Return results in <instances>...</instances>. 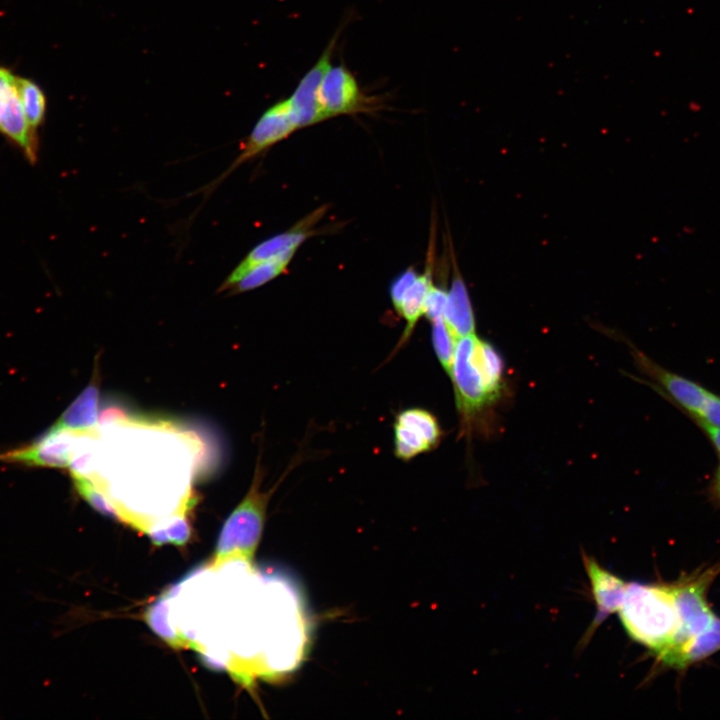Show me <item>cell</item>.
I'll use <instances>...</instances> for the list:
<instances>
[{
  "instance_id": "cell-1",
  "label": "cell",
  "mask_w": 720,
  "mask_h": 720,
  "mask_svg": "<svg viewBox=\"0 0 720 720\" xmlns=\"http://www.w3.org/2000/svg\"><path fill=\"white\" fill-rule=\"evenodd\" d=\"M464 434L501 397L504 361L496 348L475 333L457 339L450 376Z\"/></svg>"
},
{
  "instance_id": "cell-2",
  "label": "cell",
  "mask_w": 720,
  "mask_h": 720,
  "mask_svg": "<svg viewBox=\"0 0 720 720\" xmlns=\"http://www.w3.org/2000/svg\"><path fill=\"white\" fill-rule=\"evenodd\" d=\"M617 612L630 638L658 662L678 644L681 620L672 583L628 582Z\"/></svg>"
},
{
  "instance_id": "cell-3",
  "label": "cell",
  "mask_w": 720,
  "mask_h": 720,
  "mask_svg": "<svg viewBox=\"0 0 720 720\" xmlns=\"http://www.w3.org/2000/svg\"><path fill=\"white\" fill-rule=\"evenodd\" d=\"M262 469L258 459L250 488L221 530L214 562H251L262 535L266 508L273 492L261 491Z\"/></svg>"
},
{
  "instance_id": "cell-4",
  "label": "cell",
  "mask_w": 720,
  "mask_h": 720,
  "mask_svg": "<svg viewBox=\"0 0 720 720\" xmlns=\"http://www.w3.org/2000/svg\"><path fill=\"white\" fill-rule=\"evenodd\" d=\"M628 346L637 367L652 380L655 389L664 392L663 395L684 410L697 425L720 427V395L662 367L633 344L628 343Z\"/></svg>"
},
{
  "instance_id": "cell-5",
  "label": "cell",
  "mask_w": 720,
  "mask_h": 720,
  "mask_svg": "<svg viewBox=\"0 0 720 720\" xmlns=\"http://www.w3.org/2000/svg\"><path fill=\"white\" fill-rule=\"evenodd\" d=\"M720 573V563L681 577L673 582V590L681 620V631L676 647L659 662L672 668L680 652L696 637L707 631L718 615L707 600V591L713 579Z\"/></svg>"
},
{
  "instance_id": "cell-6",
  "label": "cell",
  "mask_w": 720,
  "mask_h": 720,
  "mask_svg": "<svg viewBox=\"0 0 720 720\" xmlns=\"http://www.w3.org/2000/svg\"><path fill=\"white\" fill-rule=\"evenodd\" d=\"M319 101L327 119L339 115L369 112L377 98L365 93L352 71L340 62L331 64L319 89Z\"/></svg>"
},
{
  "instance_id": "cell-7",
  "label": "cell",
  "mask_w": 720,
  "mask_h": 720,
  "mask_svg": "<svg viewBox=\"0 0 720 720\" xmlns=\"http://www.w3.org/2000/svg\"><path fill=\"white\" fill-rule=\"evenodd\" d=\"M297 129L288 97L271 105L259 117L249 136L240 146L239 155L227 171L219 177L217 183H220L238 166L284 140Z\"/></svg>"
},
{
  "instance_id": "cell-8",
  "label": "cell",
  "mask_w": 720,
  "mask_h": 720,
  "mask_svg": "<svg viewBox=\"0 0 720 720\" xmlns=\"http://www.w3.org/2000/svg\"><path fill=\"white\" fill-rule=\"evenodd\" d=\"M393 431L394 454L403 461L435 449L442 435L437 418L422 408H408L399 412Z\"/></svg>"
},
{
  "instance_id": "cell-9",
  "label": "cell",
  "mask_w": 720,
  "mask_h": 720,
  "mask_svg": "<svg viewBox=\"0 0 720 720\" xmlns=\"http://www.w3.org/2000/svg\"><path fill=\"white\" fill-rule=\"evenodd\" d=\"M342 27L328 42L316 62L300 78L295 89L288 97L294 121L298 127L305 128L327 119L319 101V89L322 79L332 64V58Z\"/></svg>"
},
{
  "instance_id": "cell-10",
  "label": "cell",
  "mask_w": 720,
  "mask_h": 720,
  "mask_svg": "<svg viewBox=\"0 0 720 720\" xmlns=\"http://www.w3.org/2000/svg\"><path fill=\"white\" fill-rule=\"evenodd\" d=\"M17 74L0 63V133L20 147L28 160L37 159L38 139L25 118Z\"/></svg>"
},
{
  "instance_id": "cell-11",
  "label": "cell",
  "mask_w": 720,
  "mask_h": 720,
  "mask_svg": "<svg viewBox=\"0 0 720 720\" xmlns=\"http://www.w3.org/2000/svg\"><path fill=\"white\" fill-rule=\"evenodd\" d=\"M82 435L54 424L35 442L1 454L0 459L30 466L69 467Z\"/></svg>"
},
{
  "instance_id": "cell-12",
  "label": "cell",
  "mask_w": 720,
  "mask_h": 720,
  "mask_svg": "<svg viewBox=\"0 0 720 720\" xmlns=\"http://www.w3.org/2000/svg\"><path fill=\"white\" fill-rule=\"evenodd\" d=\"M321 209L315 211L293 228L283 233L268 238L255 246L238 263V265L226 277L220 285L218 292H227L234 286L251 268L266 260L272 259L286 251L297 250L298 247L312 235V226L322 216Z\"/></svg>"
},
{
  "instance_id": "cell-13",
  "label": "cell",
  "mask_w": 720,
  "mask_h": 720,
  "mask_svg": "<svg viewBox=\"0 0 720 720\" xmlns=\"http://www.w3.org/2000/svg\"><path fill=\"white\" fill-rule=\"evenodd\" d=\"M584 565L597 610L593 625L597 626L618 611L628 582L600 566L591 557L584 556Z\"/></svg>"
},
{
  "instance_id": "cell-14",
  "label": "cell",
  "mask_w": 720,
  "mask_h": 720,
  "mask_svg": "<svg viewBox=\"0 0 720 720\" xmlns=\"http://www.w3.org/2000/svg\"><path fill=\"white\" fill-rule=\"evenodd\" d=\"M99 374L95 369L89 385L62 413L55 425L80 434L91 435L98 425Z\"/></svg>"
},
{
  "instance_id": "cell-15",
  "label": "cell",
  "mask_w": 720,
  "mask_h": 720,
  "mask_svg": "<svg viewBox=\"0 0 720 720\" xmlns=\"http://www.w3.org/2000/svg\"><path fill=\"white\" fill-rule=\"evenodd\" d=\"M443 318L457 339L475 333V319L469 294L459 275H454L447 291Z\"/></svg>"
},
{
  "instance_id": "cell-16",
  "label": "cell",
  "mask_w": 720,
  "mask_h": 720,
  "mask_svg": "<svg viewBox=\"0 0 720 720\" xmlns=\"http://www.w3.org/2000/svg\"><path fill=\"white\" fill-rule=\"evenodd\" d=\"M432 284L431 271L427 270L425 273L418 274L406 291L397 310V313L406 323L397 348H400L409 340L417 322L424 315L426 296Z\"/></svg>"
},
{
  "instance_id": "cell-17",
  "label": "cell",
  "mask_w": 720,
  "mask_h": 720,
  "mask_svg": "<svg viewBox=\"0 0 720 720\" xmlns=\"http://www.w3.org/2000/svg\"><path fill=\"white\" fill-rule=\"evenodd\" d=\"M297 250L286 251L251 268L227 292L239 294L259 288L284 273Z\"/></svg>"
},
{
  "instance_id": "cell-18",
  "label": "cell",
  "mask_w": 720,
  "mask_h": 720,
  "mask_svg": "<svg viewBox=\"0 0 720 720\" xmlns=\"http://www.w3.org/2000/svg\"><path fill=\"white\" fill-rule=\"evenodd\" d=\"M720 651V617L677 656L672 669L682 671Z\"/></svg>"
},
{
  "instance_id": "cell-19",
  "label": "cell",
  "mask_w": 720,
  "mask_h": 720,
  "mask_svg": "<svg viewBox=\"0 0 720 720\" xmlns=\"http://www.w3.org/2000/svg\"><path fill=\"white\" fill-rule=\"evenodd\" d=\"M20 99L26 121L36 133L42 125L47 111V98L40 85L33 79L17 76Z\"/></svg>"
},
{
  "instance_id": "cell-20",
  "label": "cell",
  "mask_w": 720,
  "mask_h": 720,
  "mask_svg": "<svg viewBox=\"0 0 720 720\" xmlns=\"http://www.w3.org/2000/svg\"><path fill=\"white\" fill-rule=\"evenodd\" d=\"M432 345L434 352L446 374L450 377L457 338L447 326L443 317L431 321Z\"/></svg>"
},
{
  "instance_id": "cell-21",
  "label": "cell",
  "mask_w": 720,
  "mask_h": 720,
  "mask_svg": "<svg viewBox=\"0 0 720 720\" xmlns=\"http://www.w3.org/2000/svg\"><path fill=\"white\" fill-rule=\"evenodd\" d=\"M447 291L432 284L425 300L424 315L431 322L443 317Z\"/></svg>"
},
{
  "instance_id": "cell-22",
  "label": "cell",
  "mask_w": 720,
  "mask_h": 720,
  "mask_svg": "<svg viewBox=\"0 0 720 720\" xmlns=\"http://www.w3.org/2000/svg\"><path fill=\"white\" fill-rule=\"evenodd\" d=\"M418 273L413 269L409 268L402 272L392 283L390 288V297L395 311L399 309L400 303L410 287L414 282Z\"/></svg>"
},
{
  "instance_id": "cell-23",
  "label": "cell",
  "mask_w": 720,
  "mask_h": 720,
  "mask_svg": "<svg viewBox=\"0 0 720 720\" xmlns=\"http://www.w3.org/2000/svg\"><path fill=\"white\" fill-rule=\"evenodd\" d=\"M708 494L711 501L720 506V460L710 481Z\"/></svg>"
},
{
  "instance_id": "cell-24",
  "label": "cell",
  "mask_w": 720,
  "mask_h": 720,
  "mask_svg": "<svg viewBox=\"0 0 720 720\" xmlns=\"http://www.w3.org/2000/svg\"><path fill=\"white\" fill-rule=\"evenodd\" d=\"M698 426L703 430L707 438L712 443L713 447L720 455V427H714L704 424H699Z\"/></svg>"
}]
</instances>
